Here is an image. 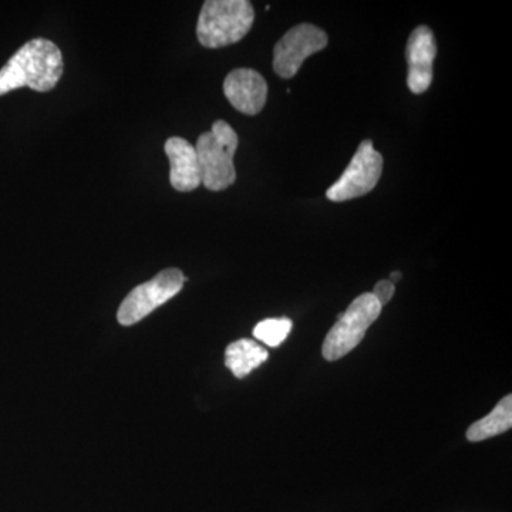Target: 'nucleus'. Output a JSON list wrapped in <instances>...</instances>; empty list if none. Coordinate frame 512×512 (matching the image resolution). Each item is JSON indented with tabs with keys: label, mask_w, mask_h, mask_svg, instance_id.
<instances>
[{
	"label": "nucleus",
	"mask_w": 512,
	"mask_h": 512,
	"mask_svg": "<svg viewBox=\"0 0 512 512\" xmlns=\"http://www.w3.org/2000/svg\"><path fill=\"white\" fill-rule=\"evenodd\" d=\"M383 173V157L370 140L363 141L345 173L326 192L329 201L343 202L369 194Z\"/></svg>",
	"instance_id": "6"
},
{
	"label": "nucleus",
	"mask_w": 512,
	"mask_h": 512,
	"mask_svg": "<svg viewBox=\"0 0 512 512\" xmlns=\"http://www.w3.org/2000/svg\"><path fill=\"white\" fill-rule=\"evenodd\" d=\"M328 46V35L318 26L302 23L289 30L274 50V70L282 79H292L309 56Z\"/></svg>",
	"instance_id": "7"
},
{
	"label": "nucleus",
	"mask_w": 512,
	"mask_h": 512,
	"mask_svg": "<svg viewBox=\"0 0 512 512\" xmlns=\"http://www.w3.org/2000/svg\"><path fill=\"white\" fill-rule=\"evenodd\" d=\"M268 350L259 346L255 340L241 339L231 343L225 352V366L232 375L244 379L252 370L258 369L268 360Z\"/></svg>",
	"instance_id": "11"
},
{
	"label": "nucleus",
	"mask_w": 512,
	"mask_h": 512,
	"mask_svg": "<svg viewBox=\"0 0 512 512\" xmlns=\"http://www.w3.org/2000/svg\"><path fill=\"white\" fill-rule=\"evenodd\" d=\"M224 93L234 109L256 116L268 99V84L262 74L252 69L232 70L224 82Z\"/></svg>",
	"instance_id": "9"
},
{
	"label": "nucleus",
	"mask_w": 512,
	"mask_h": 512,
	"mask_svg": "<svg viewBox=\"0 0 512 512\" xmlns=\"http://www.w3.org/2000/svg\"><path fill=\"white\" fill-rule=\"evenodd\" d=\"M382 313V305L372 292L363 293L350 303L348 311L339 316L338 322L329 330L322 346V355L329 362L342 359L352 352L365 338L367 329Z\"/></svg>",
	"instance_id": "4"
},
{
	"label": "nucleus",
	"mask_w": 512,
	"mask_h": 512,
	"mask_svg": "<svg viewBox=\"0 0 512 512\" xmlns=\"http://www.w3.org/2000/svg\"><path fill=\"white\" fill-rule=\"evenodd\" d=\"M183 272L177 268L165 269L146 284L137 286L128 293L117 312V319L123 326H131L146 318L151 312L163 306L183 289Z\"/></svg>",
	"instance_id": "5"
},
{
	"label": "nucleus",
	"mask_w": 512,
	"mask_h": 512,
	"mask_svg": "<svg viewBox=\"0 0 512 512\" xmlns=\"http://www.w3.org/2000/svg\"><path fill=\"white\" fill-rule=\"evenodd\" d=\"M394 284L389 279H383V281L377 282L375 289H373L372 295L375 296L376 301L382 305H387L390 302V299L394 296Z\"/></svg>",
	"instance_id": "14"
},
{
	"label": "nucleus",
	"mask_w": 512,
	"mask_h": 512,
	"mask_svg": "<svg viewBox=\"0 0 512 512\" xmlns=\"http://www.w3.org/2000/svg\"><path fill=\"white\" fill-rule=\"evenodd\" d=\"M164 148L170 160V183L174 190H197L201 185V171L195 147L184 138L171 137Z\"/></svg>",
	"instance_id": "10"
},
{
	"label": "nucleus",
	"mask_w": 512,
	"mask_h": 512,
	"mask_svg": "<svg viewBox=\"0 0 512 512\" xmlns=\"http://www.w3.org/2000/svg\"><path fill=\"white\" fill-rule=\"evenodd\" d=\"M292 330V320L288 318L266 319L254 329V338L261 340L269 348H278L288 338Z\"/></svg>",
	"instance_id": "13"
},
{
	"label": "nucleus",
	"mask_w": 512,
	"mask_h": 512,
	"mask_svg": "<svg viewBox=\"0 0 512 512\" xmlns=\"http://www.w3.org/2000/svg\"><path fill=\"white\" fill-rule=\"evenodd\" d=\"M238 136L227 121L217 120L211 131L198 137L197 151L200 163L201 184L210 191H224L237 180L234 156Z\"/></svg>",
	"instance_id": "3"
},
{
	"label": "nucleus",
	"mask_w": 512,
	"mask_h": 512,
	"mask_svg": "<svg viewBox=\"0 0 512 512\" xmlns=\"http://www.w3.org/2000/svg\"><path fill=\"white\" fill-rule=\"evenodd\" d=\"M390 279H392L393 284L394 282L400 281V279H402V272H392V275H390Z\"/></svg>",
	"instance_id": "15"
},
{
	"label": "nucleus",
	"mask_w": 512,
	"mask_h": 512,
	"mask_svg": "<svg viewBox=\"0 0 512 512\" xmlns=\"http://www.w3.org/2000/svg\"><path fill=\"white\" fill-rule=\"evenodd\" d=\"M511 426L512 396L508 394L494 407L493 412L468 427L467 440L471 443H478V441L491 439V437L507 433Z\"/></svg>",
	"instance_id": "12"
},
{
	"label": "nucleus",
	"mask_w": 512,
	"mask_h": 512,
	"mask_svg": "<svg viewBox=\"0 0 512 512\" xmlns=\"http://www.w3.org/2000/svg\"><path fill=\"white\" fill-rule=\"evenodd\" d=\"M437 56L436 40L427 26H419L413 30L406 47L409 74L407 86L410 92L421 94L429 90L433 82V63Z\"/></svg>",
	"instance_id": "8"
},
{
	"label": "nucleus",
	"mask_w": 512,
	"mask_h": 512,
	"mask_svg": "<svg viewBox=\"0 0 512 512\" xmlns=\"http://www.w3.org/2000/svg\"><path fill=\"white\" fill-rule=\"evenodd\" d=\"M63 74V55L55 43L33 39L0 69V96L29 87L39 93L55 89Z\"/></svg>",
	"instance_id": "1"
},
{
	"label": "nucleus",
	"mask_w": 512,
	"mask_h": 512,
	"mask_svg": "<svg viewBox=\"0 0 512 512\" xmlns=\"http://www.w3.org/2000/svg\"><path fill=\"white\" fill-rule=\"evenodd\" d=\"M254 6L248 0H208L198 18V40L208 49L234 45L254 25Z\"/></svg>",
	"instance_id": "2"
}]
</instances>
